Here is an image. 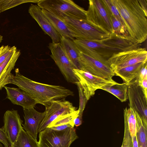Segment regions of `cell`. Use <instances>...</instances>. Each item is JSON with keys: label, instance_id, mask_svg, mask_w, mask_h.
I'll list each match as a JSON object with an SVG mask.
<instances>
[{"label": "cell", "instance_id": "1", "mask_svg": "<svg viewBox=\"0 0 147 147\" xmlns=\"http://www.w3.org/2000/svg\"><path fill=\"white\" fill-rule=\"evenodd\" d=\"M15 75L11 74L8 84L17 86L21 90L29 94L38 103L43 105L49 101L59 100L74 95L68 89L60 86L42 84L33 81L22 75L19 69L15 70Z\"/></svg>", "mask_w": 147, "mask_h": 147}, {"label": "cell", "instance_id": "2", "mask_svg": "<svg viewBox=\"0 0 147 147\" xmlns=\"http://www.w3.org/2000/svg\"><path fill=\"white\" fill-rule=\"evenodd\" d=\"M124 23L129 36L138 44L147 38V16L138 0H112Z\"/></svg>", "mask_w": 147, "mask_h": 147}, {"label": "cell", "instance_id": "3", "mask_svg": "<svg viewBox=\"0 0 147 147\" xmlns=\"http://www.w3.org/2000/svg\"><path fill=\"white\" fill-rule=\"evenodd\" d=\"M58 17L65 23L74 34L75 38L93 41H99L109 36L110 34L88 22L64 15Z\"/></svg>", "mask_w": 147, "mask_h": 147}, {"label": "cell", "instance_id": "4", "mask_svg": "<svg viewBox=\"0 0 147 147\" xmlns=\"http://www.w3.org/2000/svg\"><path fill=\"white\" fill-rule=\"evenodd\" d=\"M37 5L57 16L64 15L77 19L87 20L86 11L71 0H39Z\"/></svg>", "mask_w": 147, "mask_h": 147}, {"label": "cell", "instance_id": "5", "mask_svg": "<svg viewBox=\"0 0 147 147\" xmlns=\"http://www.w3.org/2000/svg\"><path fill=\"white\" fill-rule=\"evenodd\" d=\"M38 147H69L78 137L74 127L61 131L47 127L39 132Z\"/></svg>", "mask_w": 147, "mask_h": 147}, {"label": "cell", "instance_id": "6", "mask_svg": "<svg viewBox=\"0 0 147 147\" xmlns=\"http://www.w3.org/2000/svg\"><path fill=\"white\" fill-rule=\"evenodd\" d=\"M87 21L111 34L113 33L111 16L102 0H89Z\"/></svg>", "mask_w": 147, "mask_h": 147}, {"label": "cell", "instance_id": "7", "mask_svg": "<svg viewBox=\"0 0 147 147\" xmlns=\"http://www.w3.org/2000/svg\"><path fill=\"white\" fill-rule=\"evenodd\" d=\"M72 40L80 52L102 60H107L113 54L122 51L100 41L76 39Z\"/></svg>", "mask_w": 147, "mask_h": 147}, {"label": "cell", "instance_id": "8", "mask_svg": "<svg viewBox=\"0 0 147 147\" xmlns=\"http://www.w3.org/2000/svg\"><path fill=\"white\" fill-rule=\"evenodd\" d=\"M42 105L45 107V116L40 125L38 132L42 131L52 121L61 116L71 113L77 108L65 99L48 101Z\"/></svg>", "mask_w": 147, "mask_h": 147}, {"label": "cell", "instance_id": "9", "mask_svg": "<svg viewBox=\"0 0 147 147\" xmlns=\"http://www.w3.org/2000/svg\"><path fill=\"white\" fill-rule=\"evenodd\" d=\"M113 70L147 61V51L145 48L139 47L113 54L107 60Z\"/></svg>", "mask_w": 147, "mask_h": 147}, {"label": "cell", "instance_id": "10", "mask_svg": "<svg viewBox=\"0 0 147 147\" xmlns=\"http://www.w3.org/2000/svg\"><path fill=\"white\" fill-rule=\"evenodd\" d=\"M73 71L87 100L95 94L97 89H101L105 86L117 83L113 80H107L82 70L73 69Z\"/></svg>", "mask_w": 147, "mask_h": 147}, {"label": "cell", "instance_id": "11", "mask_svg": "<svg viewBox=\"0 0 147 147\" xmlns=\"http://www.w3.org/2000/svg\"><path fill=\"white\" fill-rule=\"evenodd\" d=\"M81 69L108 80L115 75L107 61L102 60L80 52Z\"/></svg>", "mask_w": 147, "mask_h": 147}, {"label": "cell", "instance_id": "12", "mask_svg": "<svg viewBox=\"0 0 147 147\" xmlns=\"http://www.w3.org/2000/svg\"><path fill=\"white\" fill-rule=\"evenodd\" d=\"M48 47L51 52V57L55 62L65 79L68 82L76 85L79 81L60 42L50 43Z\"/></svg>", "mask_w": 147, "mask_h": 147}, {"label": "cell", "instance_id": "13", "mask_svg": "<svg viewBox=\"0 0 147 147\" xmlns=\"http://www.w3.org/2000/svg\"><path fill=\"white\" fill-rule=\"evenodd\" d=\"M130 108L147 120V97H146L136 79L131 82L127 89Z\"/></svg>", "mask_w": 147, "mask_h": 147}, {"label": "cell", "instance_id": "14", "mask_svg": "<svg viewBox=\"0 0 147 147\" xmlns=\"http://www.w3.org/2000/svg\"><path fill=\"white\" fill-rule=\"evenodd\" d=\"M3 126L7 135L11 147H13L20 133L23 128L22 120L21 119L17 110H8L3 116Z\"/></svg>", "mask_w": 147, "mask_h": 147}, {"label": "cell", "instance_id": "15", "mask_svg": "<svg viewBox=\"0 0 147 147\" xmlns=\"http://www.w3.org/2000/svg\"><path fill=\"white\" fill-rule=\"evenodd\" d=\"M31 16L37 22L42 30L51 39L52 42H60L61 36L53 27L38 5L31 4L28 9Z\"/></svg>", "mask_w": 147, "mask_h": 147}, {"label": "cell", "instance_id": "16", "mask_svg": "<svg viewBox=\"0 0 147 147\" xmlns=\"http://www.w3.org/2000/svg\"><path fill=\"white\" fill-rule=\"evenodd\" d=\"M23 110L25 122L22 124L23 128L36 140L39 126L45 116L46 112H39L34 108L23 109Z\"/></svg>", "mask_w": 147, "mask_h": 147}, {"label": "cell", "instance_id": "17", "mask_svg": "<svg viewBox=\"0 0 147 147\" xmlns=\"http://www.w3.org/2000/svg\"><path fill=\"white\" fill-rule=\"evenodd\" d=\"M6 90L7 98L14 105H20L23 109L34 108L37 101L26 92L19 88L7 87H3Z\"/></svg>", "mask_w": 147, "mask_h": 147}, {"label": "cell", "instance_id": "18", "mask_svg": "<svg viewBox=\"0 0 147 147\" xmlns=\"http://www.w3.org/2000/svg\"><path fill=\"white\" fill-rule=\"evenodd\" d=\"M21 53L20 50L16 47L5 60L0 64V90L8 84L11 71L14 69Z\"/></svg>", "mask_w": 147, "mask_h": 147}, {"label": "cell", "instance_id": "19", "mask_svg": "<svg viewBox=\"0 0 147 147\" xmlns=\"http://www.w3.org/2000/svg\"><path fill=\"white\" fill-rule=\"evenodd\" d=\"M100 41L122 51L136 49L141 46L140 44L136 43L130 38L120 36L113 33L111 34L108 38Z\"/></svg>", "mask_w": 147, "mask_h": 147}, {"label": "cell", "instance_id": "20", "mask_svg": "<svg viewBox=\"0 0 147 147\" xmlns=\"http://www.w3.org/2000/svg\"><path fill=\"white\" fill-rule=\"evenodd\" d=\"M60 43L73 69L80 70V52L73 40L61 37Z\"/></svg>", "mask_w": 147, "mask_h": 147}, {"label": "cell", "instance_id": "21", "mask_svg": "<svg viewBox=\"0 0 147 147\" xmlns=\"http://www.w3.org/2000/svg\"><path fill=\"white\" fill-rule=\"evenodd\" d=\"M42 11L53 27L61 37L74 39L75 36L63 21L59 18L44 9Z\"/></svg>", "mask_w": 147, "mask_h": 147}, {"label": "cell", "instance_id": "22", "mask_svg": "<svg viewBox=\"0 0 147 147\" xmlns=\"http://www.w3.org/2000/svg\"><path fill=\"white\" fill-rule=\"evenodd\" d=\"M145 63H139L113 70L115 75L120 77L124 82L130 83L137 78L142 67Z\"/></svg>", "mask_w": 147, "mask_h": 147}, {"label": "cell", "instance_id": "23", "mask_svg": "<svg viewBox=\"0 0 147 147\" xmlns=\"http://www.w3.org/2000/svg\"><path fill=\"white\" fill-rule=\"evenodd\" d=\"M136 119V136L139 147H147V121L135 111Z\"/></svg>", "mask_w": 147, "mask_h": 147}, {"label": "cell", "instance_id": "24", "mask_svg": "<svg viewBox=\"0 0 147 147\" xmlns=\"http://www.w3.org/2000/svg\"><path fill=\"white\" fill-rule=\"evenodd\" d=\"M130 83L124 82L119 84L117 82L115 84L103 87L101 89L111 94L121 102H124L128 99L127 89Z\"/></svg>", "mask_w": 147, "mask_h": 147}, {"label": "cell", "instance_id": "25", "mask_svg": "<svg viewBox=\"0 0 147 147\" xmlns=\"http://www.w3.org/2000/svg\"><path fill=\"white\" fill-rule=\"evenodd\" d=\"M13 147H38V142L22 128Z\"/></svg>", "mask_w": 147, "mask_h": 147}, {"label": "cell", "instance_id": "26", "mask_svg": "<svg viewBox=\"0 0 147 147\" xmlns=\"http://www.w3.org/2000/svg\"><path fill=\"white\" fill-rule=\"evenodd\" d=\"M124 119L126 121L131 137L136 136V119L135 111L132 109L126 107L124 110Z\"/></svg>", "mask_w": 147, "mask_h": 147}, {"label": "cell", "instance_id": "27", "mask_svg": "<svg viewBox=\"0 0 147 147\" xmlns=\"http://www.w3.org/2000/svg\"><path fill=\"white\" fill-rule=\"evenodd\" d=\"M79 113L78 109L71 113L60 116L52 121L47 127L50 128L68 123H74V120Z\"/></svg>", "mask_w": 147, "mask_h": 147}, {"label": "cell", "instance_id": "28", "mask_svg": "<svg viewBox=\"0 0 147 147\" xmlns=\"http://www.w3.org/2000/svg\"><path fill=\"white\" fill-rule=\"evenodd\" d=\"M110 16L113 33L123 37L130 38L124 25L113 16Z\"/></svg>", "mask_w": 147, "mask_h": 147}, {"label": "cell", "instance_id": "29", "mask_svg": "<svg viewBox=\"0 0 147 147\" xmlns=\"http://www.w3.org/2000/svg\"><path fill=\"white\" fill-rule=\"evenodd\" d=\"M39 0H0V9L3 12L22 3L32 2L37 3Z\"/></svg>", "mask_w": 147, "mask_h": 147}, {"label": "cell", "instance_id": "30", "mask_svg": "<svg viewBox=\"0 0 147 147\" xmlns=\"http://www.w3.org/2000/svg\"><path fill=\"white\" fill-rule=\"evenodd\" d=\"M102 0L110 15L113 16L125 25L123 20L119 12L113 3L112 0Z\"/></svg>", "mask_w": 147, "mask_h": 147}, {"label": "cell", "instance_id": "31", "mask_svg": "<svg viewBox=\"0 0 147 147\" xmlns=\"http://www.w3.org/2000/svg\"><path fill=\"white\" fill-rule=\"evenodd\" d=\"M76 85L78 87L79 97V106L78 110L79 111V114L82 115L88 100L84 94L82 87L79 82L77 83Z\"/></svg>", "mask_w": 147, "mask_h": 147}, {"label": "cell", "instance_id": "32", "mask_svg": "<svg viewBox=\"0 0 147 147\" xmlns=\"http://www.w3.org/2000/svg\"><path fill=\"white\" fill-rule=\"evenodd\" d=\"M124 120V133L123 140L121 147H133L131 137L130 134L128 125L125 120Z\"/></svg>", "mask_w": 147, "mask_h": 147}, {"label": "cell", "instance_id": "33", "mask_svg": "<svg viewBox=\"0 0 147 147\" xmlns=\"http://www.w3.org/2000/svg\"><path fill=\"white\" fill-rule=\"evenodd\" d=\"M15 46L11 47L8 45L2 46L0 49V64L3 62L15 48Z\"/></svg>", "mask_w": 147, "mask_h": 147}, {"label": "cell", "instance_id": "34", "mask_svg": "<svg viewBox=\"0 0 147 147\" xmlns=\"http://www.w3.org/2000/svg\"><path fill=\"white\" fill-rule=\"evenodd\" d=\"M0 142L4 145V147H9V144L7 135L3 127L0 128Z\"/></svg>", "mask_w": 147, "mask_h": 147}, {"label": "cell", "instance_id": "35", "mask_svg": "<svg viewBox=\"0 0 147 147\" xmlns=\"http://www.w3.org/2000/svg\"><path fill=\"white\" fill-rule=\"evenodd\" d=\"M147 63L144 64L142 67L137 78L138 82L140 83L143 79L147 78Z\"/></svg>", "mask_w": 147, "mask_h": 147}, {"label": "cell", "instance_id": "36", "mask_svg": "<svg viewBox=\"0 0 147 147\" xmlns=\"http://www.w3.org/2000/svg\"><path fill=\"white\" fill-rule=\"evenodd\" d=\"M74 123H68L56 126L50 128L53 130L61 131L64 130L70 127H74Z\"/></svg>", "mask_w": 147, "mask_h": 147}, {"label": "cell", "instance_id": "37", "mask_svg": "<svg viewBox=\"0 0 147 147\" xmlns=\"http://www.w3.org/2000/svg\"><path fill=\"white\" fill-rule=\"evenodd\" d=\"M139 84L145 96L147 97V78L143 79Z\"/></svg>", "mask_w": 147, "mask_h": 147}, {"label": "cell", "instance_id": "38", "mask_svg": "<svg viewBox=\"0 0 147 147\" xmlns=\"http://www.w3.org/2000/svg\"><path fill=\"white\" fill-rule=\"evenodd\" d=\"M142 9L147 16V0H138Z\"/></svg>", "mask_w": 147, "mask_h": 147}, {"label": "cell", "instance_id": "39", "mask_svg": "<svg viewBox=\"0 0 147 147\" xmlns=\"http://www.w3.org/2000/svg\"><path fill=\"white\" fill-rule=\"evenodd\" d=\"M82 115H78L74 119V126L78 127L82 123Z\"/></svg>", "mask_w": 147, "mask_h": 147}, {"label": "cell", "instance_id": "40", "mask_svg": "<svg viewBox=\"0 0 147 147\" xmlns=\"http://www.w3.org/2000/svg\"><path fill=\"white\" fill-rule=\"evenodd\" d=\"M132 141L133 147H139L136 136L131 137Z\"/></svg>", "mask_w": 147, "mask_h": 147}, {"label": "cell", "instance_id": "41", "mask_svg": "<svg viewBox=\"0 0 147 147\" xmlns=\"http://www.w3.org/2000/svg\"><path fill=\"white\" fill-rule=\"evenodd\" d=\"M3 40V36L0 35V43L2 42V40Z\"/></svg>", "mask_w": 147, "mask_h": 147}, {"label": "cell", "instance_id": "42", "mask_svg": "<svg viewBox=\"0 0 147 147\" xmlns=\"http://www.w3.org/2000/svg\"><path fill=\"white\" fill-rule=\"evenodd\" d=\"M0 147H3V146H2V144L0 142Z\"/></svg>", "mask_w": 147, "mask_h": 147}, {"label": "cell", "instance_id": "43", "mask_svg": "<svg viewBox=\"0 0 147 147\" xmlns=\"http://www.w3.org/2000/svg\"><path fill=\"white\" fill-rule=\"evenodd\" d=\"M1 12H1V9H0V13H1Z\"/></svg>", "mask_w": 147, "mask_h": 147}, {"label": "cell", "instance_id": "44", "mask_svg": "<svg viewBox=\"0 0 147 147\" xmlns=\"http://www.w3.org/2000/svg\"><path fill=\"white\" fill-rule=\"evenodd\" d=\"M9 147H11V146L10 145H9Z\"/></svg>", "mask_w": 147, "mask_h": 147}, {"label": "cell", "instance_id": "45", "mask_svg": "<svg viewBox=\"0 0 147 147\" xmlns=\"http://www.w3.org/2000/svg\"><path fill=\"white\" fill-rule=\"evenodd\" d=\"M0 48H1V47H0Z\"/></svg>", "mask_w": 147, "mask_h": 147}]
</instances>
